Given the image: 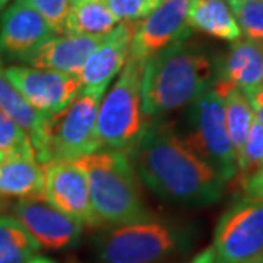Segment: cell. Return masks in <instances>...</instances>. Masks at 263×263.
<instances>
[{
  "label": "cell",
  "mask_w": 263,
  "mask_h": 263,
  "mask_svg": "<svg viewBox=\"0 0 263 263\" xmlns=\"http://www.w3.org/2000/svg\"><path fill=\"white\" fill-rule=\"evenodd\" d=\"M127 155L139 180L171 203L206 206L224 195L222 177L189 148L165 119H146Z\"/></svg>",
  "instance_id": "obj_1"
},
{
  "label": "cell",
  "mask_w": 263,
  "mask_h": 263,
  "mask_svg": "<svg viewBox=\"0 0 263 263\" xmlns=\"http://www.w3.org/2000/svg\"><path fill=\"white\" fill-rule=\"evenodd\" d=\"M215 82V63L206 50L187 40L173 43L149 57L142 72V111L146 119H165L187 108Z\"/></svg>",
  "instance_id": "obj_2"
},
{
  "label": "cell",
  "mask_w": 263,
  "mask_h": 263,
  "mask_svg": "<svg viewBox=\"0 0 263 263\" xmlns=\"http://www.w3.org/2000/svg\"><path fill=\"white\" fill-rule=\"evenodd\" d=\"M76 161L86 174L91 206L100 226H124L154 215L126 152L100 149Z\"/></svg>",
  "instance_id": "obj_3"
},
{
  "label": "cell",
  "mask_w": 263,
  "mask_h": 263,
  "mask_svg": "<svg viewBox=\"0 0 263 263\" xmlns=\"http://www.w3.org/2000/svg\"><path fill=\"white\" fill-rule=\"evenodd\" d=\"M195 233L179 221L151 218L107 227L95 237L100 263H161L192 247Z\"/></svg>",
  "instance_id": "obj_4"
},
{
  "label": "cell",
  "mask_w": 263,
  "mask_h": 263,
  "mask_svg": "<svg viewBox=\"0 0 263 263\" xmlns=\"http://www.w3.org/2000/svg\"><path fill=\"white\" fill-rule=\"evenodd\" d=\"M107 86H82L65 110L48 114L41 136L32 145L37 162L76 161L100 151L95 138V123Z\"/></svg>",
  "instance_id": "obj_5"
},
{
  "label": "cell",
  "mask_w": 263,
  "mask_h": 263,
  "mask_svg": "<svg viewBox=\"0 0 263 263\" xmlns=\"http://www.w3.org/2000/svg\"><path fill=\"white\" fill-rule=\"evenodd\" d=\"M143 65L145 62L129 56L116 84L100 104L95 123L100 149L127 154L139 139L146 124L141 100Z\"/></svg>",
  "instance_id": "obj_6"
},
{
  "label": "cell",
  "mask_w": 263,
  "mask_h": 263,
  "mask_svg": "<svg viewBox=\"0 0 263 263\" xmlns=\"http://www.w3.org/2000/svg\"><path fill=\"white\" fill-rule=\"evenodd\" d=\"M183 142L200 160L209 164L226 183L234 179L237 171L235 152L224 119L222 97L211 88L186 108Z\"/></svg>",
  "instance_id": "obj_7"
},
{
  "label": "cell",
  "mask_w": 263,
  "mask_h": 263,
  "mask_svg": "<svg viewBox=\"0 0 263 263\" xmlns=\"http://www.w3.org/2000/svg\"><path fill=\"white\" fill-rule=\"evenodd\" d=\"M211 249L215 263H243L262 254L263 197H237L219 216Z\"/></svg>",
  "instance_id": "obj_8"
},
{
  "label": "cell",
  "mask_w": 263,
  "mask_h": 263,
  "mask_svg": "<svg viewBox=\"0 0 263 263\" xmlns=\"http://www.w3.org/2000/svg\"><path fill=\"white\" fill-rule=\"evenodd\" d=\"M5 75L21 97L37 111L56 114L65 110L82 89L79 75L28 66H10Z\"/></svg>",
  "instance_id": "obj_9"
},
{
  "label": "cell",
  "mask_w": 263,
  "mask_h": 263,
  "mask_svg": "<svg viewBox=\"0 0 263 263\" xmlns=\"http://www.w3.org/2000/svg\"><path fill=\"white\" fill-rule=\"evenodd\" d=\"M12 214L18 219L40 247L47 250H66L75 247L84 231V224L50 205L44 196L21 199Z\"/></svg>",
  "instance_id": "obj_10"
},
{
  "label": "cell",
  "mask_w": 263,
  "mask_h": 263,
  "mask_svg": "<svg viewBox=\"0 0 263 263\" xmlns=\"http://www.w3.org/2000/svg\"><path fill=\"white\" fill-rule=\"evenodd\" d=\"M44 170L43 196L50 205L79 219L91 228H100L95 216L84 168L78 161L53 160L41 164Z\"/></svg>",
  "instance_id": "obj_11"
},
{
  "label": "cell",
  "mask_w": 263,
  "mask_h": 263,
  "mask_svg": "<svg viewBox=\"0 0 263 263\" xmlns=\"http://www.w3.org/2000/svg\"><path fill=\"white\" fill-rule=\"evenodd\" d=\"M190 5L192 0H162L138 24L129 56L146 62L170 44L187 40L193 31L187 22Z\"/></svg>",
  "instance_id": "obj_12"
},
{
  "label": "cell",
  "mask_w": 263,
  "mask_h": 263,
  "mask_svg": "<svg viewBox=\"0 0 263 263\" xmlns=\"http://www.w3.org/2000/svg\"><path fill=\"white\" fill-rule=\"evenodd\" d=\"M54 35L47 21L22 0L13 2L0 18V53L10 60L28 63Z\"/></svg>",
  "instance_id": "obj_13"
},
{
  "label": "cell",
  "mask_w": 263,
  "mask_h": 263,
  "mask_svg": "<svg viewBox=\"0 0 263 263\" xmlns=\"http://www.w3.org/2000/svg\"><path fill=\"white\" fill-rule=\"evenodd\" d=\"M138 24L139 22H119L116 28L104 35L100 46L86 59L79 72L82 86L110 85L129 59Z\"/></svg>",
  "instance_id": "obj_14"
},
{
  "label": "cell",
  "mask_w": 263,
  "mask_h": 263,
  "mask_svg": "<svg viewBox=\"0 0 263 263\" xmlns=\"http://www.w3.org/2000/svg\"><path fill=\"white\" fill-rule=\"evenodd\" d=\"M262 79L263 43L240 38L215 63V82L212 88H237L250 95L262 86Z\"/></svg>",
  "instance_id": "obj_15"
},
{
  "label": "cell",
  "mask_w": 263,
  "mask_h": 263,
  "mask_svg": "<svg viewBox=\"0 0 263 263\" xmlns=\"http://www.w3.org/2000/svg\"><path fill=\"white\" fill-rule=\"evenodd\" d=\"M104 35H63L53 37L29 59L27 65L35 69L79 75L91 53L100 46Z\"/></svg>",
  "instance_id": "obj_16"
},
{
  "label": "cell",
  "mask_w": 263,
  "mask_h": 263,
  "mask_svg": "<svg viewBox=\"0 0 263 263\" xmlns=\"http://www.w3.org/2000/svg\"><path fill=\"white\" fill-rule=\"evenodd\" d=\"M189 27L206 35L234 43L243 37L227 0H192Z\"/></svg>",
  "instance_id": "obj_17"
},
{
  "label": "cell",
  "mask_w": 263,
  "mask_h": 263,
  "mask_svg": "<svg viewBox=\"0 0 263 263\" xmlns=\"http://www.w3.org/2000/svg\"><path fill=\"white\" fill-rule=\"evenodd\" d=\"M44 170L35 160L13 158L0 162V199L43 196Z\"/></svg>",
  "instance_id": "obj_18"
},
{
  "label": "cell",
  "mask_w": 263,
  "mask_h": 263,
  "mask_svg": "<svg viewBox=\"0 0 263 263\" xmlns=\"http://www.w3.org/2000/svg\"><path fill=\"white\" fill-rule=\"evenodd\" d=\"M119 24L107 0H72L65 21V35H105Z\"/></svg>",
  "instance_id": "obj_19"
},
{
  "label": "cell",
  "mask_w": 263,
  "mask_h": 263,
  "mask_svg": "<svg viewBox=\"0 0 263 263\" xmlns=\"http://www.w3.org/2000/svg\"><path fill=\"white\" fill-rule=\"evenodd\" d=\"M0 111L28 133L32 145L41 136L48 116L32 108L21 97V94L15 89V86L8 81L2 63H0Z\"/></svg>",
  "instance_id": "obj_20"
},
{
  "label": "cell",
  "mask_w": 263,
  "mask_h": 263,
  "mask_svg": "<svg viewBox=\"0 0 263 263\" xmlns=\"http://www.w3.org/2000/svg\"><path fill=\"white\" fill-rule=\"evenodd\" d=\"M222 97L226 127L234 148L235 161L245 145L246 138L254 120L253 110L245 92L237 88H214Z\"/></svg>",
  "instance_id": "obj_21"
},
{
  "label": "cell",
  "mask_w": 263,
  "mask_h": 263,
  "mask_svg": "<svg viewBox=\"0 0 263 263\" xmlns=\"http://www.w3.org/2000/svg\"><path fill=\"white\" fill-rule=\"evenodd\" d=\"M40 249L15 216L0 214V263H29Z\"/></svg>",
  "instance_id": "obj_22"
},
{
  "label": "cell",
  "mask_w": 263,
  "mask_h": 263,
  "mask_svg": "<svg viewBox=\"0 0 263 263\" xmlns=\"http://www.w3.org/2000/svg\"><path fill=\"white\" fill-rule=\"evenodd\" d=\"M263 164V126L256 119L246 138L245 145L237 157V171H235L234 186L238 190L250 177L259 171Z\"/></svg>",
  "instance_id": "obj_23"
},
{
  "label": "cell",
  "mask_w": 263,
  "mask_h": 263,
  "mask_svg": "<svg viewBox=\"0 0 263 263\" xmlns=\"http://www.w3.org/2000/svg\"><path fill=\"white\" fill-rule=\"evenodd\" d=\"M0 152L5 160H35V152L28 133L0 111Z\"/></svg>",
  "instance_id": "obj_24"
},
{
  "label": "cell",
  "mask_w": 263,
  "mask_h": 263,
  "mask_svg": "<svg viewBox=\"0 0 263 263\" xmlns=\"http://www.w3.org/2000/svg\"><path fill=\"white\" fill-rule=\"evenodd\" d=\"M241 34L263 43V0H227Z\"/></svg>",
  "instance_id": "obj_25"
},
{
  "label": "cell",
  "mask_w": 263,
  "mask_h": 263,
  "mask_svg": "<svg viewBox=\"0 0 263 263\" xmlns=\"http://www.w3.org/2000/svg\"><path fill=\"white\" fill-rule=\"evenodd\" d=\"M162 0H107L119 22H139L149 15Z\"/></svg>",
  "instance_id": "obj_26"
},
{
  "label": "cell",
  "mask_w": 263,
  "mask_h": 263,
  "mask_svg": "<svg viewBox=\"0 0 263 263\" xmlns=\"http://www.w3.org/2000/svg\"><path fill=\"white\" fill-rule=\"evenodd\" d=\"M46 19L56 34H63L72 0H22Z\"/></svg>",
  "instance_id": "obj_27"
},
{
  "label": "cell",
  "mask_w": 263,
  "mask_h": 263,
  "mask_svg": "<svg viewBox=\"0 0 263 263\" xmlns=\"http://www.w3.org/2000/svg\"><path fill=\"white\" fill-rule=\"evenodd\" d=\"M241 195L253 197H263V164L253 177L246 181L240 189Z\"/></svg>",
  "instance_id": "obj_28"
},
{
  "label": "cell",
  "mask_w": 263,
  "mask_h": 263,
  "mask_svg": "<svg viewBox=\"0 0 263 263\" xmlns=\"http://www.w3.org/2000/svg\"><path fill=\"white\" fill-rule=\"evenodd\" d=\"M247 98H249L250 105H252L254 119L263 126V85L260 88H257L254 92L247 95Z\"/></svg>",
  "instance_id": "obj_29"
},
{
  "label": "cell",
  "mask_w": 263,
  "mask_h": 263,
  "mask_svg": "<svg viewBox=\"0 0 263 263\" xmlns=\"http://www.w3.org/2000/svg\"><path fill=\"white\" fill-rule=\"evenodd\" d=\"M189 263H215L214 252L211 247H208L205 250H202L200 253H197Z\"/></svg>",
  "instance_id": "obj_30"
},
{
  "label": "cell",
  "mask_w": 263,
  "mask_h": 263,
  "mask_svg": "<svg viewBox=\"0 0 263 263\" xmlns=\"http://www.w3.org/2000/svg\"><path fill=\"white\" fill-rule=\"evenodd\" d=\"M29 263H56L54 260H51V259H48V257H41V256H38V257H34L32 260Z\"/></svg>",
  "instance_id": "obj_31"
},
{
  "label": "cell",
  "mask_w": 263,
  "mask_h": 263,
  "mask_svg": "<svg viewBox=\"0 0 263 263\" xmlns=\"http://www.w3.org/2000/svg\"><path fill=\"white\" fill-rule=\"evenodd\" d=\"M243 263H263V253L259 254V256H256L253 259H249V260H246Z\"/></svg>",
  "instance_id": "obj_32"
},
{
  "label": "cell",
  "mask_w": 263,
  "mask_h": 263,
  "mask_svg": "<svg viewBox=\"0 0 263 263\" xmlns=\"http://www.w3.org/2000/svg\"><path fill=\"white\" fill-rule=\"evenodd\" d=\"M8 2H9V0H0V10L3 9V8L8 5Z\"/></svg>",
  "instance_id": "obj_33"
},
{
  "label": "cell",
  "mask_w": 263,
  "mask_h": 263,
  "mask_svg": "<svg viewBox=\"0 0 263 263\" xmlns=\"http://www.w3.org/2000/svg\"><path fill=\"white\" fill-rule=\"evenodd\" d=\"M5 160V157H3V154H2V152H0V162H2V161Z\"/></svg>",
  "instance_id": "obj_34"
},
{
  "label": "cell",
  "mask_w": 263,
  "mask_h": 263,
  "mask_svg": "<svg viewBox=\"0 0 263 263\" xmlns=\"http://www.w3.org/2000/svg\"><path fill=\"white\" fill-rule=\"evenodd\" d=\"M262 85H263V79H262Z\"/></svg>",
  "instance_id": "obj_35"
}]
</instances>
